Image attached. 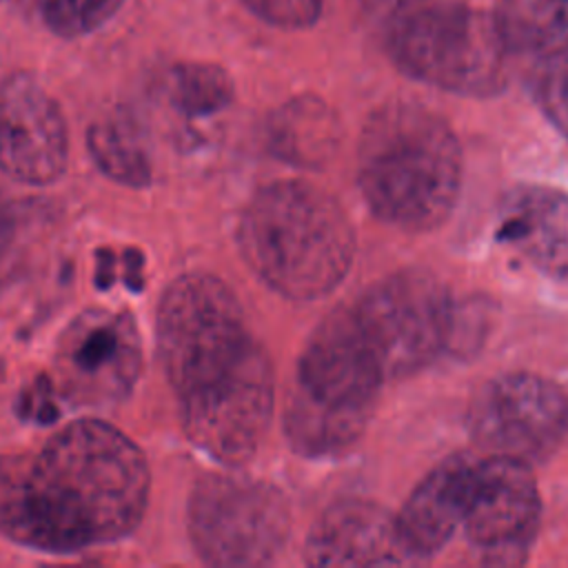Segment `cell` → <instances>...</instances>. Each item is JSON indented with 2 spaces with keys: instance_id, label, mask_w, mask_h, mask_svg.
<instances>
[{
  "instance_id": "1",
  "label": "cell",
  "mask_w": 568,
  "mask_h": 568,
  "mask_svg": "<svg viewBox=\"0 0 568 568\" xmlns=\"http://www.w3.org/2000/svg\"><path fill=\"white\" fill-rule=\"evenodd\" d=\"M149 490L142 448L109 422L82 417L38 450L0 459V535L44 552L113 544L140 526Z\"/></svg>"
},
{
  "instance_id": "2",
  "label": "cell",
  "mask_w": 568,
  "mask_h": 568,
  "mask_svg": "<svg viewBox=\"0 0 568 568\" xmlns=\"http://www.w3.org/2000/svg\"><path fill=\"white\" fill-rule=\"evenodd\" d=\"M237 246L271 291L306 302L328 295L348 275L355 231L331 193L308 182L282 180L246 202Z\"/></svg>"
},
{
  "instance_id": "3",
  "label": "cell",
  "mask_w": 568,
  "mask_h": 568,
  "mask_svg": "<svg viewBox=\"0 0 568 568\" xmlns=\"http://www.w3.org/2000/svg\"><path fill=\"white\" fill-rule=\"evenodd\" d=\"M357 184L368 209L402 231H433L455 209L462 151L450 126L413 102H390L364 124Z\"/></svg>"
},
{
  "instance_id": "4",
  "label": "cell",
  "mask_w": 568,
  "mask_h": 568,
  "mask_svg": "<svg viewBox=\"0 0 568 568\" xmlns=\"http://www.w3.org/2000/svg\"><path fill=\"white\" fill-rule=\"evenodd\" d=\"M386 375L351 306L337 308L311 333L284 406L293 450L326 457L348 448L371 417Z\"/></svg>"
},
{
  "instance_id": "5",
  "label": "cell",
  "mask_w": 568,
  "mask_h": 568,
  "mask_svg": "<svg viewBox=\"0 0 568 568\" xmlns=\"http://www.w3.org/2000/svg\"><path fill=\"white\" fill-rule=\"evenodd\" d=\"M155 344L178 402L215 393L271 362L237 295L211 273H186L166 286L155 315Z\"/></svg>"
},
{
  "instance_id": "6",
  "label": "cell",
  "mask_w": 568,
  "mask_h": 568,
  "mask_svg": "<svg viewBox=\"0 0 568 568\" xmlns=\"http://www.w3.org/2000/svg\"><path fill=\"white\" fill-rule=\"evenodd\" d=\"M390 60L410 78L459 95H493L510 53L493 16L466 0H373Z\"/></svg>"
},
{
  "instance_id": "7",
  "label": "cell",
  "mask_w": 568,
  "mask_h": 568,
  "mask_svg": "<svg viewBox=\"0 0 568 568\" xmlns=\"http://www.w3.org/2000/svg\"><path fill=\"white\" fill-rule=\"evenodd\" d=\"M189 539L202 561L220 568L273 564L291 532L284 493L233 473H206L193 486L186 506Z\"/></svg>"
},
{
  "instance_id": "8",
  "label": "cell",
  "mask_w": 568,
  "mask_h": 568,
  "mask_svg": "<svg viewBox=\"0 0 568 568\" xmlns=\"http://www.w3.org/2000/svg\"><path fill=\"white\" fill-rule=\"evenodd\" d=\"M453 306L437 277L408 268L373 284L351 308L388 382L417 373L446 348Z\"/></svg>"
},
{
  "instance_id": "9",
  "label": "cell",
  "mask_w": 568,
  "mask_h": 568,
  "mask_svg": "<svg viewBox=\"0 0 568 568\" xmlns=\"http://www.w3.org/2000/svg\"><path fill=\"white\" fill-rule=\"evenodd\" d=\"M142 355V335L131 313L87 308L58 337L51 382L58 397L73 406H113L133 390Z\"/></svg>"
},
{
  "instance_id": "10",
  "label": "cell",
  "mask_w": 568,
  "mask_h": 568,
  "mask_svg": "<svg viewBox=\"0 0 568 568\" xmlns=\"http://www.w3.org/2000/svg\"><path fill=\"white\" fill-rule=\"evenodd\" d=\"M466 424L490 455L544 462L568 435V397L539 375L508 373L475 393Z\"/></svg>"
},
{
  "instance_id": "11",
  "label": "cell",
  "mask_w": 568,
  "mask_h": 568,
  "mask_svg": "<svg viewBox=\"0 0 568 568\" xmlns=\"http://www.w3.org/2000/svg\"><path fill=\"white\" fill-rule=\"evenodd\" d=\"M541 515L530 464L490 455L477 459L464 530L490 564H521Z\"/></svg>"
},
{
  "instance_id": "12",
  "label": "cell",
  "mask_w": 568,
  "mask_h": 568,
  "mask_svg": "<svg viewBox=\"0 0 568 568\" xmlns=\"http://www.w3.org/2000/svg\"><path fill=\"white\" fill-rule=\"evenodd\" d=\"M69 162V129L55 98L29 73L0 80V171L47 186Z\"/></svg>"
},
{
  "instance_id": "13",
  "label": "cell",
  "mask_w": 568,
  "mask_h": 568,
  "mask_svg": "<svg viewBox=\"0 0 568 568\" xmlns=\"http://www.w3.org/2000/svg\"><path fill=\"white\" fill-rule=\"evenodd\" d=\"M304 559L322 568L419 564L402 537L397 515L366 499L328 506L308 530Z\"/></svg>"
},
{
  "instance_id": "14",
  "label": "cell",
  "mask_w": 568,
  "mask_h": 568,
  "mask_svg": "<svg viewBox=\"0 0 568 568\" xmlns=\"http://www.w3.org/2000/svg\"><path fill=\"white\" fill-rule=\"evenodd\" d=\"M475 466L477 459L464 453L439 462L397 513L402 537L419 564L446 546L464 524Z\"/></svg>"
},
{
  "instance_id": "15",
  "label": "cell",
  "mask_w": 568,
  "mask_h": 568,
  "mask_svg": "<svg viewBox=\"0 0 568 568\" xmlns=\"http://www.w3.org/2000/svg\"><path fill=\"white\" fill-rule=\"evenodd\" d=\"M497 240L568 280V195L537 186L513 191L501 206Z\"/></svg>"
},
{
  "instance_id": "16",
  "label": "cell",
  "mask_w": 568,
  "mask_h": 568,
  "mask_svg": "<svg viewBox=\"0 0 568 568\" xmlns=\"http://www.w3.org/2000/svg\"><path fill=\"white\" fill-rule=\"evenodd\" d=\"M271 151L295 166L320 169L339 146L342 129L335 111L315 95H297L282 104L266 124Z\"/></svg>"
},
{
  "instance_id": "17",
  "label": "cell",
  "mask_w": 568,
  "mask_h": 568,
  "mask_svg": "<svg viewBox=\"0 0 568 568\" xmlns=\"http://www.w3.org/2000/svg\"><path fill=\"white\" fill-rule=\"evenodd\" d=\"M490 16L510 53L552 58L568 51V0H499Z\"/></svg>"
},
{
  "instance_id": "18",
  "label": "cell",
  "mask_w": 568,
  "mask_h": 568,
  "mask_svg": "<svg viewBox=\"0 0 568 568\" xmlns=\"http://www.w3.org/2000/svg\"><path fill=\"white\" fill-rule=\"evenodd\" d=\"M87 149L109 180L133 189L151 182L153 166L144 133L126 111H113L95 120L87 131Z\"/></svg>"
},
{
  "instance_id": "19",
  "label": "cell",
  "mask_w": 568,
  "mask_h": 568,
  "mask_svg": "<svg viewBox=\"0 0 568 568\" xmlns=\"http://www.w3.org/2000/svg\"><path fill=\"white\" fill-rule=\"evenodd\" d=\"M169 102L184 118H211L222 113L235 95L226 69L213 62H178L166 80Z\"/></svg>"
},
{
  "instance_id": "20",
  "label": "cell",
  "mask_w": 568,
  "mask_h": 568,
  "mask_svg": "<svg viewBox=\"0 0 568 568\" xmlns=\"http://www.w3.org/2000/svg\"><path fill=\"white\" fill-rule=\"evenodd\" d=\"M126 0H38L44 24L60 38H80L106 24Z\"/></svg>"
},
{
  "instance_id": "21",
  "label": "cell",
  "mask_w": 568,
  "mask_h": 568,
  "mask_svg": "<svg viewBox=\"0 0 568 568\" xmlns=\"http://www.w3.org/2000/svg\"><path fill=\"white\" fill-rule=\"evenodd\" d=\"M535 95L546 118L568 140V51L544 58L535 82Z\"/></svg>"
},
{
  "instance_id": "22",
  "label": "cell",
  "mask_w": 568,
  "mask_h": 568,
  "mask_svg": "<svg viewBox=\"0 0 568 568\" xmlns=\"http://www.w3.org/2000/svg\"><path fill=\"white\" fill-rule=\"evenodd\" d=\"M257 20L277 29H306L320 13L324 0H240Z\"/></svg>"
},
{
  "instance_id": "23",
  "label": "cell",
  "mask_w": 568,
  "mask_h": 568,
  "mask_svg": "<svg viewBox=\"0 0 568 568\" xmlns=\"http://www.w3.org/2000/svg\"><path fill=\"white\" fill-rule=\"evenodd\" d=\"M55 399H58L55 386H53L51 377L44 375V377H38L36 384L24 388L18 408L24 419L38 422V424H49L60 415Z\"/></svg>"
},
{
  "instance_id": "24",
  "label": "cell",
  "mask_w": 568,
  "mask_h": 568,
  "mask_svg": "<svg viewBox=\"0 0 568 568\" xmlns=\"http://www.w3.org/2000/svg\"><path fill=\"white\" fill-rule=\"evenodd\" d=\"M11 235H13V217H11L9 202L4 200V195L0 191V260L7 253V248H9Z\"/></svg>"
}]
</instances>
